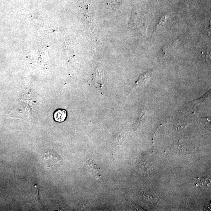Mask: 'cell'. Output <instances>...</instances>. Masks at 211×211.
<instances>
[{
	"instance_id": "8992f818",
	"label": "cell",
	"mask_w": 211,
	"mask_h": 211,
	"mask_svg": "<svg viewBox=\"0 0 211 211\" xmlns=\"http://www.w3.org/2000/svg\"><path fill=\"white\" fill-rule=\"evenodd\" d=\"M210 183V179L209 178H198L196 185L201 187H207Z\"/></svg>"
},
{
	"instance_id": "8fae6325",
	"label": "cell",
	"mask_w": 211,
	"mask_h": 211,
	"mask_svg": "<svg viewBox=\"0 0 211 211\" xmlns=\"http://www.w3.org/2000/svg\"><path fill=\"white\" fill-rule=\"evenodd\" d=\"M134 209L135 210H143V209L141 208L139 206H136V205H134Z\"/></svg>"
},
{
	"instance_id": "9c48e42d",
	"label": "cell",
	"mask_w": 211,
	"mask_h": 211,
	"mask_svg": "<svg viewBox=\"0 0 211 211\" xmlns=\"http://www.w3.org/2000/svg\"><path fill=\"white\" fill-rule=\"evenodd\" d=\"M176 151L177 152H179V153L184 154L187 151V149L183 145H179L178 147L177 148Z\"/></svg>"
},
{
	"instance_id": "3957f363",
	"label": "cell",
	"mask_w": 211,
	"mask_h": 211,
	"mask_svg": "<svg viewBox=\"0 0 211 211\" xmlns=\"http://www.w3.org/2000/svg\"><path fill=\"white\" fill-rule=\"evenodd\" d=\"M38 186L37 184H35L32 186L31 188L30 193L31 197L36 205L38 206L40 205V199H39V194H38Z\"/></svg>"
},
{
	"instance_id": "277c9868",
	"label": "cell",
	"mask_w": 211,
	"mask_h": 211,
	"mask_svg": "<svg viewBox=\"0 0 211 211\" xmlns=\"http://www.w3.org/2000/svg\"><path fill=\"white\" fill-rule=\"evenodd\" d=\"M152 73L150 72H146L142 74L138 78V80L136 83V86L142 85L147 81L152 76Z\"/></svg>"
},
{
	"instance_id": "5b68a950",
	"label": "cell",
	"mask_w": 211,
	"mask_h": 211,
	"mask_svg": "<svg viewBox=\"0 0 211 211\" xmlns=\"http://www.w3.org/2000/svg\"><path fill=\"white\" fill-rule=\"evenodd\" d=\"M143 196H144V199L149 202H156L158 199V196L157 194L154 193L146 192L144 193Z\"/></svg>"
},
{
	"instance_id": "ba28073f",
	"label": "cell",
	"mask_w": 211,
	"mask_h": 211,
	"mask_svg": "<svg viewBox=\"0 0 211 211\" xmlns=\"http://www.w3.org/2000/svg\"><path fill=\"white\" fill-rule=\"evenodd\" d=\"M95 80V83L97 85H99V86L102 85V75H100V72H99V71L96 73Z\"/></svg>"
},
{
	"instance_id": "30bf717a",
	"label": "cell",
	"mask_w": 211,
	"mask_h": 211,
	"mask_svg": "<svg viewBox=\"0 0 211 211\" xmlns=\"http://www.w3.org/2000/svg\"><path fill=\"white\" fill-rule=\"evenodd\" d=\"M165 17H163L162 19H161V20H160V22L158 23V24L157 26V29H160L161 27L163 26V24H164L165 21Z\"/></svg>"
},
{
	"instance_id": "6da1fadb",
	"label": "cell",
	"mask_w": 211,
	"mask_h": 211,
	"mask_svg": "<svg viewBox=\"0 0 211 211\" xmlns=\"http://www.w3.org/2000/svg\"><path fill=\"white\" fill-rule=\"evenodd\" d=\"M53 117L54 120L56 122H63L66 118V111L65 109H57L54 113Z\"/></svg>"
},
{
	"instance_id": "52a82bcc",
	"label": "cell",
	"mask_w": 211,
	"mask_h": 211,
	"mask_svg": "<svg viewBox=\"0 0 211 211\" xmlns=\"http://www.w3.org/2000/svg\"><path fill=\"white\" fill-rule=\"evenodd\" d=\"M147 117V115L146 112L144 110H143L141 112L138 118V120H137V124H138V125H140V124L143 122L146 119Z\"/></svg>"
},
{
	"instance_id": "7a4b0ae2",
	"label": "cell",
	"mask_w": 211,
	"mask_h": 211,
	"mask_svg": "<svg viewBox=\"0 0 211 211\" xmlns=\"http://www.w3.org/2000/svg\"><path fill=\"white\" fill-rule=\"evenodd\" d=\"M138 165L140 170L145 175H150L153 171V168L147 162L141 161L138 162Z\"/></svg>"
}]
</instances>
